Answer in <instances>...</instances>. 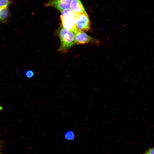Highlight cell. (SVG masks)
I'll return each mask as SVG.
<instances>
[{"label":"cell","mask_w":154,"mask_h":154,"mask_svg":"<svg viewBox=\"0 0 154 154\" xmlns=\"http://www.w3.org/2000/svg\"><path fill=\"white\" fill-rule=\"evenodd\" d=\"M70 8L74 13H87L80 0H72Z\"/></svg>","instance_id":"8992f818"},{"label":"cell","mask_w":154,"mask_h":154,"mask_svg":"<svg viewBox=\"0 0 154 154\" xmlns=\"http://www.w3.org/2000/svg\"><path fill=\"white\" fill-rule=\"evenodd\" d=\"M58 35L61 42L58 51L65 52L75 44L74 34L71 31L62 27L59 31Z\"/></svg>","instance_id":"6da1fadb"},{"label":"cell","mask_w":154,"mask_h":154,"mask_svg":"<svg viewBox=\"0 0 154 154\" xmlns=\"http://www.w3.org/2000/svg\"><path fill=\"white\" fill-rule=\"evenodd\" d=\"M72 0H50L45 3V6L52 7L57 9L60 12L70 9Z\"/></svg>","instance_id":"277c9868"},{"label":"cell","mask_w":154,"mask_h":154,"mask_svg":"<svg viewBox=\"0 0 154 154\" xmlns=\"http://www.w3.org/2000/svg\"><path fill=\"white\" fill-rule=\"evenodd\" d=\"M12 0H0V7L7 8L13 3Z\"/></svg>","instance_id":"9c48e42d"},{"label":"cell","mask_w":154,"mask_h":154,"mask_svg":"<svg viewBox=\"0 0 154 154\" xmlns=\"http://www.w3.org/2000/svg\"><path fill=\"white\" fill-rule=\"evenodd\" d=\"M154 150L153 148L150 149L145 154H154Z\"/></svg>","instance_id":"8fae6325"},{"label":"cell","mask_w":154,"mask_h":154,"mask_svg":"<svg viewBox=\"0 0 154 154\" xmlns=\"http://www.w3.org/2000/svg\"><path fill=\"white\" fill-rule=\"evenodd\" d=\"M0 154H1V153H0Z\"/></svg>","instance_id":"4fadbf2b"},{"label":"cell","mask_w":154,"mask_h":154,"mask_svg":"<svg viewBox=\"0 0 154 154\" xmlns=\"http://www.w3.org/2000/svg\"><path fill=\"white\" fill-rule=\"evenodd\" d=\"M61 13L60 19L63 27L74 33L77 31L75 25L74 12L69 9Z\"/></svg>","instance_id":"7a4b0ae2"},{"label":"cell","mask_w":154,"mask_h":154,"mask_svg":"<svg viewBox=\"0 0 154 154\" xmlns=\"http://www.w3.org/2000/svg\"><path fill=\"white\" fill-rule=\"evenodd\" d=\"M10 15L9 9L7 8H0V22H7Z\"/></svg>","instance_id":"52a82bcc"},{"label":"cell","mask_w":154,"mask_h":154,"mask_svg":"<svg viewBox=\"0 0 154 154\" xmlns=\"http://www.w3.org/2000/svg\"><path fill=\"white\" fill-rule=\"evenodd\" d=\"M1 143L0 141V150L1 149Z\"/></svg>","instance_id":"7c38bea8"},{"label":"cell","mask_w":154,"mask_h":154,"mask_svg":"<svg viewBox=\"0 0 154 154\" xmlns=\"http://www.w3.org/2000/svg\"><path fill=\"white\" fill-rule=\"evenodd\" d=\"M25 74L26 76L29 78H31L34 75L33 71L31 70L27 71L25 72Z\"/></svg>","instance_id":"30bf717a"},{"label":"cell","mask_w":154,"mask_h":154,"mask_svg":"<svg viewBox=\"0 0 154 154\" xmlns=\"http://www.w3.org/2000/svg\"><path fill=\"white\" fill-rule=\"evenodd\" d=\"M74 13L75 25L79 31L86 32L91 29L90 19L87 13Z\"/></svg>","instance_id":"3957f363"},{"label":"cell","mask_w":154,"mask_h":154,"mask_svg":"<svg viewBox=\"0 0 154 154\" xmlns=\"http://www.w3.org/2000/svg\"><path fill=\"white\" fill-rule=\"evenodd\" d=\"M75 44H82L88 43L93 40L90 36L85 32L78 30L74 33Z\"/></svg>","instance_id":"5b68a950"},{"label":"cell","mask_w":154,"mask_h":154,"mask_svg":"<svg viewBox=\"0 0 154 154\" xmlns=\"http://www.w3.org/2000/svg\"><path fill=\"white\" fill-rule=\"evenodd\" d=\"M65 138L68 140H73L75 138V135L73 132L71 130L67 131L64 134Z\"/></svg>","instance_id":"ba28073f"}]
</instances>
